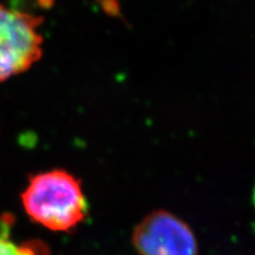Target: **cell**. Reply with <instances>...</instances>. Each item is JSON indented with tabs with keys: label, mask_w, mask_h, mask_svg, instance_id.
Masks as SVG:
<instances>
[{
	"label": "cell",
	"mask_w": 255,
	"mask_h": 255,
	"mask_svg": "<svg viewBox=\"0 0 255 255\" xmlns=\"http://www.w3.org/2000/svg\"><path fill=\"white\" fill-rule=\"evenodd\" d=\"M132 246L138 255H197L199 245L189 225L173 213L156 209L135 226Z\"/></svg>",
	"instance_id": "3"
},
{
	"label": "cell",
	"mask_w": 255,
	"mask_h": 255,
	"mask_svg": "<svg viewBox=\"0 0 255 255\" xmlns=\"http://www.w3.org/2000/svg\"><path fill=\"white\" fill-rule=\"evenodd\" d=\"M0 255H51L47 245L39 240L15 244L7 235H0Z\"/></svg>",
	"instance_id": "4"
},
{
	"label": "cell",
	"mask_w": 255,
	"mask_h": 255,
	"mask_svg": "<svg viewBox=\"0 0 255 255\" xmlns=\"http://www.w3.org/2000/svg\"><path fill=\"white\" fill-rule=\"evenodd\" d=\"M21 202L28 218L53 232L75 229L89 210L81 181L60 169L33 175Z\"/></svg>",
	"instance_id": "1"
},
{
	"label": "cell",
	"mask_w": 255,
	"mask_h": 255,
	"mask_svg": "<svg viewBox=\"0 0 255 255\" xmlns=\"http://www.w3.org/2000/svg\"><path fill=\"white\" fill-rule=\"evenodd\" d=\"M41 18L0 4V83L23 73L43 52Z\"/></svg>",
	"instance_id": "2"
}]
</instances>
